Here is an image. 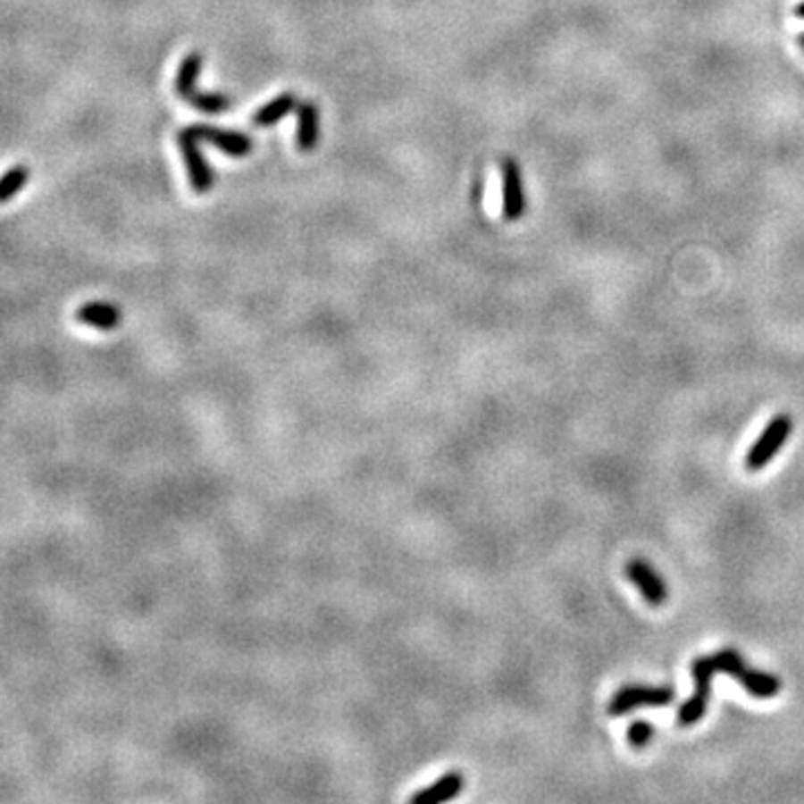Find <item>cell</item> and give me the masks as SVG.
<instances>
[{
	"label": "cell",
	"mask_w": 804,
	"mask_h": 804,
	"mask_svg": "<svg viewBox=\"0 0 804 804\" xmlns=\"http://www.w3.org/2000/svg\"><path fill=\"white\" fill-rule=\"evenodd\" d=\"M713 661L717 673L731 674L746 692H750L758 699H768V697H775L782 691V682L777 674L749 668L744 657L735 648H724V650L715 652Z\"/></svg>",
	"instance_id": "obj_1"
},
{
	"label": "cell",
	"mask_w": 804,
	"mask_h": 804,
	"mask_svg": "<svg viewBox=\"0 0 804 804\" xmlns=\"http://www.w3.org/2000/svg\"><path fill=\"white\" fill-rule=\"evenodd\" d=\"M717 673L715 668L713 655L710 657H695L691 661V674H692V695L688 697L682 704L677 713V724L679 726H692V724L701 722V717L706 715L710 699V686H713V677Z\"/></svg>",
	"instance_id": "obj_2"
},
{
	"label": "cell",
	"mask_w": 804,
	"mask_h": 804,
	"mask_svg": "<svg viewBox=\"0 0 804 804\" xmlns=\"http://www.w3.org/2000/svg\"><path fill=\"white\" fill-rule=\"evenodd\" d=\"M791 433H793V418L789 414H777L775 418H771V423L764 427V431L759 433V438L746 454L744 467L749 472H759L766 467L782 449V445L789 440Z\"/></svg>",
	"instance_id": "obj_3"
},
{
	"label": "cell",
	"mask_w": 804,
	"mask_h": 804,
	"mask_svg": "<svg viewBox=\"0 0 804 804\" xmlns=\"http://www.w3.org/2000/svg\"><path fill=\"white\" fill-rule=\"evenodd\" d=\"M674 701L673 686H624L612 695L607 701V715L610 717H624L625 713L641 706H668Z\"/></svg>",
	"instance_id": "obj_4"
},
{
	"label": "cell",
	"mask_w": 804,
	"mask_h": 804,
	"mask_svg": "<svg viewBox=\"0 0 804 804\" xmlns=\"http://www.w3.org/2000/svg\"><path fill=\"white\" fill-rule=\"evenodd\" d=\"M199 134H197L195 125H188L181 132L177 134V143L181 147L183 161H186L188 177H190V186L195 192H208L214 183V174L210 170V165L205 163L204 155L199 150Z\"/></svg>",
	"instance_id": "obj_5"
},
{
	"label": "cell",
	"mask_w": 804,
	"mask_h": 804,
	"mask_svg": "<svg viewBox=\"0 0 804 804\" xmlns=\"http://www.w3.org/2000/svg\"><path fill=\"white\" fill-rule=\"evenodd\" d=\"M625 576L634 583V588L641 592V597L646 599L650 606L659 607L668 601V585H666L664 576H659V572L650 565L643 558H632L625 565Z\"/></svg>",
	"instance_id": "obj_6"
},
{
	"label": "cell",
	"mask_w": 804,
	"mask_h": 804,
	"mask_svg": "<svg viewBox=\"0 0 804 804\" xmlns=\"http://www.w3.org/2000/svg\"><path fill=\"white\" fill-rule=\"evenodd\" d=\"M500 170H503V213L509 222H514L525 210L521 168H518V163L514 159H505Z\"/></svg>",
	"instance_id": "obj_7"
},
{
	"label": "cell",
	"mask_w": 804,
	"mask_h": 804,
	"mask_svg": "<svg viewBox=\"0 0 804 804\" xmlns=\"http://www.w3.org/2000/svg\"><path fill=\"white\" fill-rule=\"evenodd\" d=\"M197 134H199L201 141L213 143L214 147H219L222 152L230 156H246L253 150V141H250L246 134L241 132H230V130H219L214 125H195Z\"/></svg>",
	"instance_id": "obj_8"
},
{
	"label": "cell",
	"mask_w": 804,
	"mask_h": 804,
	"mask_svg": "<svg viewBox=\"0 0 804 804\" xmlns=\"http://www.w3.org/2000/svg\"><path fill=\"white\" fill-rule=\"evenodd\" d=\"M465 780L458 771H451L447 775L438 777L433 784L424 786L423 791L414 793L409 798V802L414 804H438V802H447V800H454L456 795L463 791Z\"/></svg>",
	"instance_id": "obj_9"
},
{
	"label": "cell",
	"mask_w": 804,
	"mask_h": 804,
	"mask_svg": "<svg viewBox=\"0 0 804 804\" xmlns=\"http://www.w3.org/2000/svg\"><path fill=\"white\" fill-rule=\"evenodd\" d=\"M76 320L98 331H112L119 326L121 311L110 302H88L76 311Z\"/></svg>",
	"instance_id": "obj_10"
},
{
	"label": "cell",
	"mask_w": 804,
	"mask_h": 804,
	"mask_svg": "<svg viewBox=\"0 0 804 804\" xmlns=\"http://www.w3.org/2000/svg\"><path fill=\"white\" fill-rule=\"evenodd\" d=\"M320 138V114L315 103L304 101L297 105V147L302 152L315 150Z\"/></svg>",
	"instance_id": "obj_11"
},
{
	"label": "cell",
	"mask_w": 804,
	"mask_h": 804,
	"mask_svg": "<svg viewBox=\"0 0 804 804\" xmlns=\"http://www.w3.org/2000/svg\"><path fill=\"white\" fill-rule=\"evenodd\" d=\"M201 65H204V56L199 52H192L183 58V63L177 70V80H174V88L177 94L186 101H190L192 94L197 92V80H199Z\"/></svg>",
	"instance_id": "obj_12"
},
{
	"label": "cell",
	"mask_w": 804,
	"mask_h": 804,
	"mask_svg": "<svg viewBox=\"0 0 804 804\" xmlns=\"http://www.w3.org/2000/svg\"><path fill=\"white\" fill-rule=\"evenodd\" d=\"M293 110H297V98H295V94L290 92L280 94L275 101L266 103V105H262L255 112V123H257L259 128H268V125L277 123V121L284 119V116L290 114Z\"/></svg>",
	"instance_id": "obj_13"
},
{
	"label": "cell",
	"mask_w": 804,
	"mask_h": 804,
	"mask_svg": "<svg viewBox=\"0 0 804 804\" xmlns=\"http://www.w3.org/2000/svg\"><path fill=\"white\" fill-rule=\"evenodd\" d=\"M29 181V168L27 165H13L0 177V205L12 201Z\"/></svg>",
	"instance_id": "obj_14"
},
{
	"label": "cell",
	"mask_w": 804,
	"mask_h": 804,
	"mask_svg": "<svg viewBox=\"0 0 804 804\" xmlns=\"http://www.w3.org/2000/svg\"><path fill=\"white\" fill-rule=\"evenodd\" d=\"M188 103H192L197 110L205 112V114H222V112H226L228 105H230V98H228L226 94L195 92Z\"/></svg>",
	"instance_id": "obj_15"
},
{
	"label": "cell",
	"mask_w": 804,
	"mask_h": 804,
	"mask_svg": "<svg viewBox=\"0 0 804 804\" xmlns=\"http://www.w3.org/2000/svg\"><path fill=\"white\" fill-rule=\"evenodd\" d=\"M652 737H655V726H652L650 722H646V719L634 722L632 726L628 728V744L632 746V749H643V746L650 744Z\"/></svg>",
	"instance_id": "obj_16"
},
{
	"label": "cell",
	"mask_w": 804,
	"mask_h": 804,
	"mask_svg": "<svg viewBox=\"0 0 804 804\" xmlns=\"http://www.w3.org/2000/svg\"><path fill=\"white\" fill-rule=\"evenodd\" d=\"M795 16L802 18V21H804V3H802V4H798V7H795Z\"/></svg>",
	"instance_id": "obj_17"
},
{
	"label": "cell",
	"mask_w": 804,
	"mask_h": 804,
	"mask_svg": "<svg viewBox=\"0 0 804 804\" xmlns=\"http://www.w3.org/2000/svg\"><path fill=\"white\" fill-rule=\"evenodd\" d=\"M798 43H800V45H802V47H804V34H800V38H798Z\"/></svg>",
	"instance_id": "obj_18"
}]
</instances>
